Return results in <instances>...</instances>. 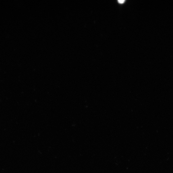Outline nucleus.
I'll return each instance as SVG.
<instances>
[{
	"label": "nucleus",
	"instance_id": "1",
	"mask_svg": "<svg viewBox=\"0 0 173 173\" xmlns=\"http://www.w3.org/2000/svg\"><path fill=\"white\" fill-rule=\"evenodd\" d=\"M119 3L122 4L125 1V0H118V1Z\"/></svg>",
	"mask_w": 173,
	"mask_h": 173
}]
</instances>
